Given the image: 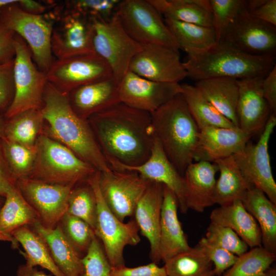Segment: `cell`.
Masks as SVG:
<instances>
[{"mask_svg": "<svg viewBox=\"0 0 276 276\" xmlns=\"http://www.w3.org/2000/svg\"><path fill=\"white\" fill-rule=\"evenodd\" d=\"M68 242L82 258L96 236L84 220L66 213L58 224Z\"/></svg>", "mask_w": 276, "mask_h": 276, "instance_id": "60d3db41", "label": "cell"}, {"mask_svg": "<svg viewBox=\"0 0 276 276\" xmlns=\"http://www.w3.org/2000/svg\"><path fill=\"white\" fill-rule=\"evenodd\" d=\"M3 198V197L0 196V209L1 208L4 202V199Z\"/></svg>", "mask_w": 276, "mask_h": 276, "instance_id": "91938a15", "label": "cell"}, {"mask_svg": "<svg viewBox=\"0 0 276 276\" xmlns=\"http://www.w3.org/2000/svg\"><path fill=\"white\" fill-rule=\"evenodd\" d=\"M206 239L237 256L248 251V246L229 227L211 222L207 228Z\"/></svg>", "mask_w": 276, "mask_h": 276, "instance_id": "ee69618b", "label": "cell"}, {"mask_svg": "<svg viewBox=\"0 0 276 276\" xmlns=\"http://www.w3.org/2000/svg\"><path fill=\"white\" fill-rule=\"evenodd\" d=\"M46 76L48 82L66 94L79 86L113 77L108 64L95 52L56 59Z\"/></svg>", "mask_w": 276, "mask_h": 276, "instance_id": "8fae6325", "label": "cell"}, {"mask_svg": "<svg viewBox=\"0 0 276 276\" xmlns=\"http://www.w3.org/2000/svg\"><path fill=\"white\" fill-rule=\"evenodd\" d=\"M129 70L160 82L179 83L187 77L179 51L157 44L143 45L132 59Z\"/></svg>", "mask_w": 276, "mask_h": 276, "instance_id": "2e32d148", "label": "cell"}, {"mask_svg": "<svg viewBox=\"0 0 276 276\" xmlns=\"http://www.w3.org/2000/svg\"><path fill=\"white\" fill-rule=\"evenodd\" d=\"M163 193L162 183L150 181L133 214L139 231L149 242L150 258L156 264L161 261L159 241Z\"/></svg>", "mask_w": 276, "mask_h": 276, "instance_id": "7402d4cb", "label": "cell"}, {"mask_svg": "<svg viewBox=\"0 0 276 276\" xmlns=\"http://www.w3.org/2000/svg\"><path fill=\"white\" fill-rule=\"evenodd\" d=\"M41 110L49 125V136L68 148L98 172L111 170L88 122L72 108L68 94L47 82Z\"/></svg>", "mask_w": 276, "mask_h": 276, "instance_id": "7a4b0ae2", "label": "cell"}, {"mask_svg": "<svg viewBox=\"0 0 276 276\" xmlns=\"http://www.w3.org/2000/svg\"><path fill=\"white\" fill-rule=\"evenodd\" d=\"M242 202L260 227L262 246L276 254V204L254 186L247 191Z\"/></svg>", "mask_w": 276, "mask_h": 276, "instance_id": "f1b7e54d", "label": "cell"}, {"mask_svg": "<svg viewBox=\"0 0 276 276\" xmlns=\"http://www.w3.org/2000/svg\"><path fill=\"white\" fill-rule=\"evenodd\" d=\"M53 27L52 54L57 59L95 52L93 45V21L82 14L67 10Z\"/></svg>", "mask_w": 276, "mask_h": 276, "instance_id": "ac0fdd59", "label": "cell"}, {"mask_svg": "<svg viewBox=\"0 0 276 276\" xmlns=\"http://www.w3.org/2000/svg\"><path fill=\"white\" fill-rule=\"evenodd\" d=\"M120 0H74L67 2V10L93 19L107 20L117 13Z\"/></svg>", "mask_w": 276, "mask_h": 276, "instance_id": "7bdbcfd3", "label": "cell"}, {"mask_svg": "<svg viewBox=\"0 0 276 276\" xmlns=\"http://www.w3.org/2000/svg\"><path fill=\"white\" fill-rule=\"evenodd\" d=\"M180 49L190 55L208 50L216 43L213 27L164 18Z\"/></svg>", "mask_w": 276, "mask_h": 276, "instance_id": "836d02e7", "label": "cell"}, {"mask_svg": "<svg viewBox=\"0 0 276 276\" xmlns=\"http://www.w3.org/2000/svg\"><path fill=\"white\" fill-rule=\"evenodd\" d=\"M14 44V94L6 111L5 117L8 119L28 110L41 109L43 91L48 82L46 73L34 64L31 50L25 40L15 34Z\"/></svg>", "mask_w": 276, "mask_h": 276, "instance_id": "8992f818", "label": "cell"}, {"mask_svg": "<svg viewBox=\"0 0 276 276\" xmlns=\"http://www.w3.org/2000/svg\"><path fill=\"white\" fill-rule=\"evenodd\" d=\"M16 276H51L42 270H38L36 267H31L25 264L18 266Z\"/></svg>", "mask_w": 276, "mask_h": 276, "instance_id": "11a10c76", "label": "cell"}, {"mask_svg": "<svg viewBox=\"0 0 276 276\" xmlns=\"http://www.w3.org/2000/svg\"><path fill=\"white\" fill-rule=\"evenodd\" d=\"M219 169L214 163L199 161L190 164L183 175L187 208L202 213L213 205V194Z\"/></svg>", "mask_w": 276, "mask_h": 276, "instance_id": "d4e9b609", "label": "cell"}, {"mask_svg": "<svg viewBox=\"0 0 276 276\" xmlns=\"http://www.w3.org/2000/svg\"><path fill=\"white\" fill-rule=\"evenodd\" d=\"M16 182L0 151V196L4 198L8 191L16 185Z\"/></svg>", "mask_w": 276, "mask_h": 276, "instance_id": "f5cc1de1", "label": "cell"}, {"mask_svg": "<svg viewBox=\"0 0 276 276\" xmlns=\"http://www.w3.org/2000/svg\"><path fill=\"white\" fill-rule=\"evenodd\" d=\"M30 227L45 242L54 263L65 276L83 275L82 257L65 237L58 225L54 228H48L37 222Z\"/></svg>", "mask_w": 276, "mask_h": 276, "instance_id": "4316f807", "label": "cell"}, {"mask_svg": "<svg viewBox=\"0 0 276 276\" xmlns=\"http://www.w3.org/2000/svg\"><path fill=\"white\" fill-rule=\"evenodd\" d=\"M0 143H1V140H0Z\"/></svg>", "mask_w": 276, "mask_h": 276, "instance_id": "94428289", "label": "cell"}, {"mask_svg": "<svg viewBox=\"0 0 276 276\" xmlns=\"http://www.w3.org/2000/svg\"><path fill=\"white\" fill-rule=\"evenodd\" d=\"M66 213L84 220L95 232L97 200L94 191L87 181L75 186L72 190L68 199Z\"/></svg>", "mask_w": 276, "mask_h": 276, "instance_id": "ab89813d", "label": "cell"}, {"mask_svg": "<svg viewBox=\"0 0 276 276\" xmlns=\"http://www.w3.org/2000/svg\"><path fill=\"white\" fill-rule=\"evenodd\" d=\"M276 260V254L262 246L251 248L238 256L233 265L221 276H260Z\"/></svg>", "mask_w": 276, "mask_h": 276, "instance_id": "74e56055", "label": "cell"}, {"mask_svg": "<svg viewBox=\"0 0 276 276\" xmlns=\"http://www.w3.org/2000/svg\"><path fill=\"white\" fill-rule=\"evenodd\" d=\"M181 95L199 129L208 126L237 127L222 114L194 85L181 84Z\"/></svg>", "mask_w": 276, "mask_h": 276, "instance_id": "e575fe53", "label": "cell"}, {"mask_svg": "<svg viewBox=\"0 0 276 276\" xmlns=\"http://www.w3.org/2000/svg\"><path fill=\"white\" fill-rule=\"evenodd\" d=\"M109 165L111 169L134 171L146 179L167 186L175 194L180 212L185 214L188 211L185 202L186 187L183 176L167 158L155 137L151 155L143 164L135 167L126 166L114 162Z\"/></svg>", "mask_w": 276, "mask_h": 276, "instance_id": "ffe728a7", "label": "cell"}, {"mask_svg": "<svg viewBox=\"0 0 276 276\" xmlns=\"http://www.w3.org/2000/svg\"><path fill=\"white\" fill-rule=\"evenodd\" d=\"M12 246L17 248L21 245L24 251L21 254L26 260L25 264L31 267L39 266L48 270L54 276H65L54 263L43 240L30 226H22L13 234Z\"/></svg>", "mask_w": 276, "mask_h": 276, "instance_id": "d6a6232c", "label": "cell"}, {"mask_svg": "<svg viewBox=\"0 0 276 276\" xmlns=\"http://www.w3.org/2000/svg\"><path fill=\"white\" fill-rule=\"evenodd\" d=\"M224 41L248 54L275 56L276 27L251 16L245 6L229 27Z\"/></svg>", "mask_w": 276, "mask_h": 276, "instance_id": "9a60e30c", "label": "cell"}, {"mask_svg": "<svg viewBox=\"0 0 276 276\" xmlns=\"http://www.w3.org/2000/svg\"><path fill=\"white\" fill-rule=\"evenodd\" d=\"M0 209V241L13 243V234L18 228L39 222V217L26 200L16 185L4 197Z\"/></svg>", "mask_w": 276, "mask_h": 276, "instance_id": "83f0119b", "label": "cell"}, {"mask_svg": "<svg viewBox=\"0 0 276 276\" xmlns=\"http://www.w3.org/2000/svg\"><path fill=\"white\" fill-rule=\"evenodd\" d=\"M213 14V27L216 43L224 42L227 30L239 12L245 6V0H209Z\"/></svg>", "mask_w": 276, "mask_h": 276, "instance_id": "b9f144b4", "label": "cell"}, {"mask_svg": "<svg viewBox=\"0 0 276 276\" xmlns=\"http://www.w3.org/2000/svg\"><path fill=\"white\" fill-rule=\"evenodd\" d=\"M110 276H167L164 266L159 267L156 263H151L135 267H128L125 265L112 266Z\"/></svg>", "mask_w": 276, "mask_h": 276, "instance_id": "681fc988", "label": "cell"}, {"mask_svg": "<svg viewBox=\"0 0 276 276\" xmlns=\"http://www.w3.org/2000/svg\"><path fill=\"white\" fill-rule=\"evenodd\" d=\"M164 263L167 276H216L213 263L198 244Z\"/></svg>", "mask_w": 276, "mask_h": 276, "instance_id": "8d00e7d4", "label": "cell"}, {"mask_svg": "<svg viewBox=\"0 0 276 276\" xmlns=\"http://www.w3.org/2000/svg\"><path fill=\"white\" fill-rule=\"evenodd\" d=\"M210 219L211 222L232 229L250 248L262 246L260 227L242 201L237 200L214 209Z\"/></svg>", "mask_w": 276, "mask_h": 276, "instance_id": "484cf974", "label": "cell"}, {"mask_svg": "<svg viewBox=\"0 0 276 276\" xmlns=\"http://www.w3.org/2000/svg\"><path fill=\"white\" fill-rule=\"evenodd\" d=\"M14 59L0 63V109H8L14 96Z\"/></svg>", "mask_w": 276, "mask_h": 276, "instance_id": "7dc6e473", "label": "cell"}, {"mask_svg": "<svg viewBox=\"0 0 276 276\" xmlns=\"http://www.w3.org/2000/svg\"><path fill=\"white\" fill-rule=\"evenodd\" d=\"M220 175L216 180L214 194V204H228L242 201L247 191L254 187L238 167L233 156L216 160Z\"/></svg>", "mask_w": 276, "mask_h": 276, "instance_id": "4dcf8cb0", "label": "cell"}, {"mask_svg": "<svg viewBox=\"0 0 276 276\" xmlns=\"http://www.w3.org/2000/svg\"><path fill=\"white\" fill-rule=\"evenodd\" d=\"M164 18L213 27L209 0H149Z\"/></svg>", "mask_w": 276, "mask_h": 276, "instance_id": "1f68e13d", "label": "cell"}, {"mask_svg": "<svg viewBox=\"0 0 276 276\" xmlns=\"http://www.w3.org/2000/svg\"><path fill=\"white\" fill-rule=\"evenodd\" d=\"M9 120L5 125V138L29 148H35L44 121L41 109L28 110Z\"/></svg>", "mask_w": 276, "mask_h": 276, "instance_id": "d590c367", "label": "cell"}, {"mask_svg": "<svg viewBox=\"0 0 276 276\" xmlns=\"http://www.w3.org/2000/svg\"><path fill=\"white\" fill-rule=\"evenodd\" d=\"M0 146L3 157L16 181L30 176L34 165L36 147L29 148L4 138Z\"/></svg>", "mask_w": 276, "mask_h": 276, "instance_id": "f35d334b", "label": "cell"}, {"mask_svg": "<svg viewBox=\"0 0 276 276\" xmlns=\"http://www.w3.org/2000/svg\"><path fill=\"white\" fill-rule=\"evenodd\" d=\"M18 2L0 10V22L25 40L37 67L47 73L54 61L51 44L53 24L41 14L25 11Z\"/></svg>", "mask_w": 276, "mask_h": 276, "instance_id": "52a82bcc", "label": "cell"}, {"mask_svg": "<svg viewBox=\"0 0 276 276\" xmlns=\"http://www.w3.org/2000/svg\"><path fill=\"white\" fill-rule=\"evenodd\" d=\"M155 137L181 175L194 161L200 129L181 94L151 113Z\"/></svg>", "mask_w": 276, "mask_h": 276, "instance_id": "3957f363", "label": "cell"}, {"mask_svg": "<svg viewBox=\"0 0 276 276\" xmlns=\"http://www.w3.org/2000/svg\"><path fill=\"white\" fill-rule=\"evenodd\" d=\"M212 261L216 276H221L235 263L238 256L202 238L197 244Z\"/></svg>", "mask_w": 276, "mask_h": 276, "instance_id": "bcb514c9", "label": "cell"}, {"mask_svg": "<svg viewBox=\"0 0 276 276\" xmlns=\"http://www.w3.org/2000/svg\"><path fill=\"white\" fill-rule=\"evenodd\" d=\"M19 0H0V10L6 6L15 3Z\"/></svg>", "mask_w": 276, "mask_h": 276, "instance_id": "9f6ffc18", "label": "cell"}, {"mask_svg": "<svg viewBox=\"0 0 276 276\" xmlns=\"http://www.w3.org/2000/svg\"><path fill=\"white\" fill-rule=\"evenodd\" d=\"M116 14L126 32L137 42L162 44L179 51L164 18L149 0L121 1Z\"/></svg>", "mask_w": 276, "mask_h": 276, "instance_id": "9c48e42d", "label": "cell"}, {"mask_svg": "<svg viewBox=\"0 0 276 276\" xmlns=\"http://www.w3.org/2000/svg\"><path fill=\"white\" fill-rule=\"evenodd\" d=\"M119 90L121 102L150 113L182 93L179 83L152 81L130 70L119 83Z\"/></svg>", "mask_w": 276, "mask_h": 276, "instance_id": "e0dca14e", "label": "cell"}, {"mask_svg": "<svg viewBox=\"0 0 276 276\" xmlns=\"http://www.w3.org/2000/svg\"><path fill=\"white\" fill-rule=\"evenodd\" d=\"M4 128L5 125H3V124L0 119V140L5 138Z\"/></svg>", "mask_w": 276, "mask_h": 276, "instance_id": "680465c9", "label": "cell"}, {"mask_svg": "<svg viewBox=\"0 0 276 276\" xmlns=\"http://www.w3.org/2000/svg\"><path fill=\"white\" fill-rule=\"evenodd\" d=\"M260 276H276V269L275 268L270 267Z\"/></svg>", "mask_w": 276, "mask_h": 276, "instance_id": "6f0895ef", "label": "cell"}, {"mask_svg": "<svg viewBox=\"0 0 276 276\" xmlns=\"http://www.w3.org/2000/svg\"><path fill=\"white\" fill-rule=\"evenodd\" d=\"M18 5L25 11L34 14H41L45 10L40 3L33 0H19Z\"/></svg>", "mask_w": 276, "mask_h": 276, "instance_id": "db71d44e", "label": "cell"}, {"mask_svg": "<svg viewBox=\"0 0 276 276\" xmlns=\"http://www.w3.org/2000/svg\"><path fill=\"white\" fill-rule=\"evenodd\" d=\"M98 179L106 205L123 222L126 217L133 215L137 203L150 182L136 172L113 169L98 172Z\"/></svg>", "mask_w": 276, "mask_h": 276, "instance_id": "7c38bea8", "label": "cell"}, {"mask_svg": "<svg viewBox=\"0 0 276 276\" xmlns=\"http://www.w3.org/2000/svg\"><path fill=\"white\" fill-rule=\"evenodd\" d=\"M265 76L238 80L236 113L238 128L252 136L261 134L272 114L262 90V82Z\"/></svg>", "mask_w": 276, "mask_h": 276, "instance_id": "d6986e66", "label": "cell"}, {"mask_svg": "<svg viewBox=\"0 0 276 276\" xmlns=\"http://www.w3.org/2000/svg\"><path fill=\"white\" fill-rule=\"evenodd\" d=\"M275 56L252 55L224 41L187 55L183 62L187 77L195 82L225 77L241 80L266 76L275 65Z\"/></svg>", "mask_w": 276, "mask_h": 276, "instance_id": "277c9868", "label": "cell"}, {"mask_svg": "<svg viewBox=\"0 0 276 276\" xmlns=\"http://www.w3.org/2000/svg\"><path fill=\"white\" fill-rule=\"evenodd\" d=\"M68 96L74 111L85 120L121 102L119 83L113 77L79 86L71 91Z\"/></svg>", "mask_w": 276, "mask_h": 276, "instance_id": "603a6c76", "label": "cell"}, {"mask_svg": "<svg viewBox=\"0 0 276 276\" xmlns=\"http://www.w3.org/2000/svg\"><path fill=\"white\" fill-rule=\"evenodd\" d=\"M16 185L26 200L37 214L40 223L54 228L66 213L73 185L47 183L32 178L18 179Z\"/></svg>", "mask_w": 276, "mask_h": 276, "instance_id": "5bb4252c", "label": "cell"}, {"mask_svg": "<svg viewBox=\"0 0 276 276\" xmlns=\"http://www.w3.org/2000/svg\"><path fill=\"white\" fill-rule=\"evenodd\" d=\"M245 7L251 16L276 27V0L246 1Z\"/></svg>", "mask_w": 276, "mask_h": 276, "instance_id": "c3c4849f", "label": "cell"}, {"mask_svg": "<svg viewBox=\"0 0 276 276\" xmlns=\"http://www.w3.org/2000/svg\"><path fill=\"white\" fill-rule=\"evenodd\" d=\"M87 181L94 191L97 200L95 235L102 243L111 266L125 265L124 248L127 245H136L141 241L137 224L135 220L124 223L108 208L99 189L98 171Z\"/></svg>", "mask_w": 276, "mask_h": 276, "instance_id": "30bf717a", "label": "cell"}, {"mask_svg": "<svg viewBox=\"0 0 276 276\" xmlns=\"http://www.w3.org/2000/svg\"><path fill=\"white\" fill-rule=\"evenodd\" d=\"M92 21L94 51L108 64L119 84L129 70L132 59L143 45L126 32L116 14L107 20Z\"/></svg>", "mask_w": 276, "mask_h": 276, "instance_id": "ba28073f", "label": "cell"}, {"mask_svg": "<svg viewBox=\"0 0 276 276\" xmlns=\"http://www.w3.org/2000/svg\"><path fill=\"white\" fill-rule=\"evenodd\" d=\"M262 90L271 113L276 114V65L263 78Z\"/></svg>", "mask_w": 276, "mask_h": 276, "instance_id": "816d5d0a", "label": "cell"}, {"mask_svg": "<svg viewBox=\"0 0 276 276\" xmlns=\"http://www.w3.org/2000/svg\"><path fill=\"white\" fill-rule=\"evenodd\" d=\"M81 261L84 268L83 276H110L112 266L96 236Z\"/></svg>", "mask_w": 276, "mask_h": 276, "instance_id": "f6af8a7d", "label": "cell"}, {"mask_svg": "<svg viewBox=\"0 0 276 276\" xmlns=\"http://www.w3.org/2000/svg\"><path fill=\"white\" fill-rule=\"evenodd\" d=\"M15 34L0 22V63H6L14 59Z\"/></svg>", "mask_w": 276, "mask_h": 276, "instance_id": "f907efd6", "label": "cell"}, {"mask_svg": "<svg viewBox=\"0 0 276 276\" xmlns=\"http://www.w3.org/2000/svg\"><path fill=\"white\" fill-rule=\"evenodd\" d=\"M276 125V114L272 113L257 143L250 140L244 150L233 155L241 172L256 188L276 204V183L268 153V144Z\"/></svg>", "mask_w": 276, "mask_h": 276, "instance_id": "4fadbf2b", "label": "cell"}, {"mask_svg": "<svg viewBox=\"0 0 276 276\" xmlns=\"http://www.w3.org/2000/svg\"><path fill=\"white\" fill-rule=\"evenodd\" d=\"M163 187L159 250L160 260L165 262L191 247L178 218L177 198L170 188L164 185Z\"/></svg>", "mask_w": 276, "mask_h": 276, "instance_id": "cb8c5ba5", "label": "cell"}, {"mask_svg": "<svg viewBox=\"0 0 276 276\" xmlns=\"http://www.w3.org/2000/svg\"><path fill=\"white\" fill-rule=\"evenodd\" d=\"M194 85L222 114L238 128L236 113L239 96L238 80L212 78L197 81Z\"/></svg>", "mask_w": 276, "mask_h": 276, "instance_id": "f546056e", "label": "cell"}, {"mask_svg": "<svg viewBox=\"0 0 276 276\" xmlns=\"http://www.w3.org/2000/svg\"><path fill=\"white\" fill-rule=\"evenodd\" d=\"M36 155L30 176L47 183L76 186L97 171L71 149L42 132L36 142Z\"/></svg>", "mask_w": 276, "mask_h": 276, "instance_id": "5b68a950", "label": "cell"}, {"mask_svg": "<svg viewBox=\"0 0 276 276\" xmlns=\"http://www.w3.org/2000/svg\"><path fill=\"white\" fill-rule=\"evenodd\" d=\"M252 137L238 127H203L200 129L194 161L215 163L238 154Z\"/></svg>", "mask_w": 276, "mask_h": 276, "instance_id": "44dd1931", "label": "cell"}, {"mask_svg": "<svg viewBox=\"0 0 276 276\" xmlns=\"http://www.w3.org/2000/svg\"><path fill=\"white\" fill-rule=\"evenodd\" d=\"M87 121L108 164L135 167L149 158L155 137L150 113L120 102Z\"/></svg>", "mask_w": 276, "mask_h": 276, "instance_id": "6da1fadb", "label": "cell"}]
</instances>
